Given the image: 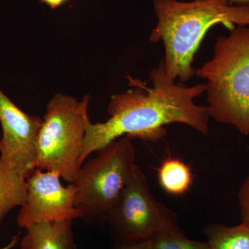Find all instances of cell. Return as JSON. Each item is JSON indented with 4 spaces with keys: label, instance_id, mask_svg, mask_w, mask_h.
Instances as JSON below:
<instances>
[{
    "label": "cell",
    "instance_id": "6da1fadb",
    "mask_svg": "<svg viewBox=\"0 0 249 249\" xmlns=\"http://www.w3.org/2000/svg\"><path fill=\"white\" fill-rule=\"evenodd\" d=\"M127 80L132 88L109 100V119L88 127L80 167L93 152L121 137L157 142L166 134L167 124H186L203 135L209 134V109L194 102L206 91L204 84L188 87L168 79L162 60L150 72L152 87L132 77Z\"/></svg>",
    "mask_w": 249,
    "mask_h": 249
},
{
    "label": "cell",
    "instance_id": "7a4b0ae2",
    "mask_svg": "<svg viewBox=\"0 0 249 249\" xmlns=\"http://www.w3.org/2000/svg\"><path fill=\"white\" fill-rule=\"evenodd\" d=\"M157 22L150 34L151 43L164 47L162 59L165 76L185 83L196 76L195 55L208 31L217 24L230 31L249 26V6L230 0H154Z\"/></svg>",
    "mask_w": 249,
    "mask_h": 249
},
{
    "label": "cell",
    "instance_id": "3957f363",
    "mask_svg": "<svg viewBox=\"0 0 249 249\" xmlns=\"http://www.w3.org/2000/svg\"><path fill=\"white\" fill-rule=\"evenodd\" d=\"M206 80L210 116L249 136V27L218 37L212 58L196 70Z\"/></svg>",
    "mask_w": 249,
    "mask_h": 249
},
{
    "label": "cell",
    "instance_id": "277c9868",
    "mask_svg": "<svg viewBox=\"0 0 249 249\" xmlns=\"http://www.w3.org/2000/svg\"><path fill=\"white\" fill-rule=\"evenodd\" d=\"M85 160L75 177V206L80 219L91 225L106 224V216L128 183L135 168L132 140L124 137Z\"/></svg>",
    "mask_w": 249,
    "mask_h": 249
},
{
    "label": "cell",
    "instance_id": "5b68a950",
    "mask_svg": "<svg viewBox=\"0 0 249 249\" xmlns=\"http://www.w3.org/2000/svg\"><path fill=\"white\" fill-rule=\"evenodd\" d=\"M89 101V94L78 101L63 93H56L49 101L39 134L36 168L56 172L62 179L73 183L91 123Z\"/></svg>",
    "mask_w": 249,
    "mask_h": 249
},
{
    "label": "cell",
    "instance_id": "8992f818",
    "mask_svg": "<svg viewBox=\"0 0 249 249\" xmlns=\"http://www.w3.org/2000/svg\"><path fill=\"white\" fill-rule=\"evenodd\" d=\"M106 224L118 247L148 240L178 223L173 210L154 198L146 176L137 165L132 178L107 213Z\"/></svg>",
    "mask_w": 249,
    "mask_h": 249
},
{
    "label": "cell",
    "instance_id": "52a82bcc",
    "mask_svg": "<svg viewBox=\"0 0 249 249\" xmlns=\"http://www.w3.org/2000/svg\"><path fill=\"white\" fill-rule=\"evenodd\" d=\"M61 178L56 172L36 168L27 178V199L17 217L19 227L80 218L75 206L76 186L73 183L64 186Z\"/></svg>",
    "mask_w": 249,
    "mask_h": 249
},
{
    "label": "cell",
    "instance_id": "ba28073f",
    "mask_svg": "<svg viewBox=\"0 0 249 249\" xmlns=\"http://www.w3.org/2000/svg\"><path fill=\"white\" fill-rule=\"evenodd\" d=\"M42 121L19 109L0 88V159L26 178L36 168Z\"/></svg>",
    "mask_w": 249,
    "mask_h": 249
},
{
    "label": "cell",
    "instance_id": "9c48e42d",
    "mask_svg": "<svg viewBox=\"0 0 249 249\" xmlns=\"http://www.w3.org/2000/svg\"><path fill=\"white\" fill-rule=\"evenodd\" d=\"M21 249H77L73 220L40 223L26 229Z\"/></svg>",
    "mask_w": 249,
    "mask_h": 249
},
{
    "label": "cell",
    "instance_id": "30bf717a",
    "mask_svg": "<svg viewBox=\"0 0 249 249\" xmlns=\"http://www.w3.org/2000/svg\"><path fill=\"white\" fill-rule=\"evenodd\" d=\"M27 196V178L0 159V226L13 209L24 204Z\"/></svg>",
    "mask_w": 249,
    "mask_h": 249
},
{
    "label": "cell",
    "instance_id": "8fae6325",
    "mask_svg": "<svg viewBox=\"0 0 249 249\" xmlns=\"http://www.w3.org/2000/svg\"><path fill=\"white\" fill-rule=\"evenodd\" d=\"M211 249H249V223L235 227L211 224L203 229Z\"/></svg>",
    "mask_w": 249,
    "mask_h": 249
},
{
    "label": "cell",
    "instance_id": "7c38bea8",
    "mask_svg": "<svg viewBox=\"0 0 249 249\" xmlns=\"http://www.w3.org/2000/svg\"><path fill=\"white\" fill-rule=\"evenodd\" d=\"M158 178L161 188L173 196L185 194L193 183L190 167L176 158L164 160L159 168Z\"/></svg>",
    "mask_w": 249,
    "mask_h": 249
},
{
    "label": "cell",
    "instance_id": "4fadbf2b",
    "mask_svg": "<svg viewBox=\"0 0 249 249\" xmlns=\"http://www.w3.org/2000/svg\"><path fill=\"white\" fill-rule=\"evenodd\" d=\"M148 240L154 249H211L207 242L188 238L178 224L160 231Z\"/></svg>",
    "mask_w": 249,
    "mask_h": 249
},
{
    "label": "cell",
    "instance_id": "5bb4252c",
    "mask_svg": "<svg viewBox=\"0 0 249 249\" xmlns=\"http://www.w3.org/2000/svg\"><path fill=\"white\" fill-rule=\"evenodd\" d=\"M237 197L241 219L242 222L249 223V175L242 183Z\"/></svg>",
    "mask_w": 249,
    "mask_h": 249
},
{
    "label": "cell",
    "instance_id": "9a60e30c",
    "mask_svg": "<svg viewBox=\"0 0 249 249\" xmlns=\"http://www.w3.org/2000/svg\"><path fill=\"white\" fill-rule=\"evenodd\" d=\"M116 249H154L149 240L118 246Z\"/></svg>",
    "mask_w": 249,
    "mask_h": 249
},
{
    "label": "cell",
    "instance_id": "2e32d148",
    "mask_svg": "<svg viewBox=\"0 0 249 249\" xmlns=\"http://www.w3.org/2000/svg\"><path fill=\"white\" fill-rule=\"evenodd\" d=\"M43 4L47 5L52 9H55L65 4L67 0H40Z\"/></svg>",
    "mask_w": 249,
    "mask_h": 249
},
{
    "label": "cell",
    "instance_id": "e0dca14e",
    "mask_svg": "<svg viewBox=\"0 0 249 249\" xmlns=\"http://www.w3.org/2000/svg\"><path fill=\"white\" fill-rule=\"evenodd\" d=\"M18 241H19V235H15L7 245H5L4 247H1L0 249H13L18 245Z\"/></svg>",
    "mask_w": 249,
    "mask_h": 249
},
{
    "label": "cell",
    "instance_id": "ac0fdd59",
    "mask_svg": "<svg viewBox=\"0 0 249 249\" xmlns=\"http://www.w3.org/2000/svg\"><path fill=\"white\" fill-rule=\"evenodd\" d=\"M231 3L237 6H249V0H230Z\"/></svg>",
    "mask_w": 249,
    "mask_h": 249
}]
</instances>
